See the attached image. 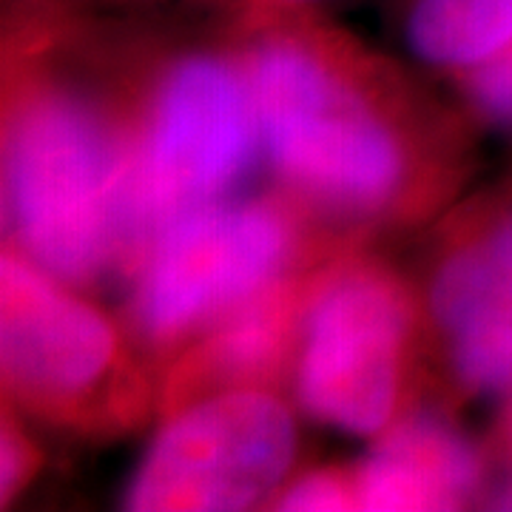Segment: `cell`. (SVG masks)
<instances>
[{"instance_id": "cell-1", "label": "cell", "mask_w": 512, "mask_h": 512, "mask_svg": "<svg viewBox=\"0 0 512 512\" xmlns=\"http://www.w3.org/2000/svg\"><path fill=\"white\" fill-rule=\"evenodd\" d=\"M131 165L100 117L69 97H43L6 140V220L46 274L89 279L131 237Z\"/></svg>"}, {"instance_id": "cell-2", "label": "cell", "mask_w": 512, "mask_h": 512, "mask_svg": "<svg viewBox=\"0 0 512 512\" xmlns=\"http://www.w3.org/2000/svg\"><path fill=\"white\" fill-rule=\"evenodd\" d=\"M259 137L282 177L311 197L373 211L402 185V148L359 94L305 46H259L251 66Z\"/></svg>"}, {"instance_id": "cell-3", "label": "cell", "mask_w": 512, "mask_h": 512, "mask_svg": "<svg viewBox=\"0 0 512 512\" xmlns=\"http://www.w3.org/2000/svg\"><path fill=\"white\" fill-rule=\"evenodd\" d=\"M259 120L251 83L217 57H191L165 77L128 174L131 237L211 205L254 160Z\"/></svg>"}, {"instance_id": "cell-4", "label": "cell", "mask_w": 512, "mask_h": 512, "mask_svg": "<svg viewBox=\"0 0 512 512\" xmlns=\"http://www.w3.org/2000/svg\"><path fill=\"white\" fill-rule=\"evenodd\" d=\"M296 450L285 404L231 390L194 404L151 441L126 493L128 510H245L282 481Z\"/></svg>"}, {"instance_id": "cell-5", "label": "cell", "mask_w": 512, "mask_h": 512, "mask_svg": "<svg viewBox=\"0 0 512 512\" xmlns=\"http://www.w3.org/2000/svg\"><path fill=\"white\" fill-rule=\"evenodd\" d=\"M291 228L268 205H202L154 237L137 285V319L154 339H174L228 313L274 282Z\"/></svg>"}, {"instance_id": "cell-6", "label": "cell", "mask_w": 512, "mask_h": 512, "mask_svg": "<svg viewBox=\"0 0 512 512\" xmlns=\"http://www.w3.org/2000/svg\"><path fill=\"white\" fill-rule=\"evenodd\" d=\"M407 308L382 274L350 271L313 296L299 362L305 410L345 433L384 430L399 393Z\"/></svg>"}, {"instance_id": "cell-7", "label": "cell", "mask_w": 512, "mask_h": 512, "mask_svg": "<svg viewBox=\"0 0 512 512\" xmlns=\"http://www.w3.org/2000/svg\"><path fill=\"white\" fill-rule=\"evenodd\" d=\"M117 339L100 313L52 274L6 254L0 265V359L26 399L77 402L109 373Z\"/></svg>"}, {"instance_id": "cell-8", "label": "cell", "mask_w": 512, "mask_h": 512, "mask_svg": "<svg viewBox=\"0 0 512 512\" xmlns=\"http://www.w3.org/2000/svg\"><path fill=\"white\" fill-rule=\"evenodd\" d=\"M430 308L461 384L476 393L512 390V202L444 259Z\"/></svg>"}, {"instance_id": "cell-9", "label": "cell", "mask_w": 512, "mask_h": 512, "mask_svg": "<svg viewBox=\"0 0 512 512\" xmlns=\"http://www.w3.org/2000/svg\"><path fill=\"white\" fill-rule=\"evenodd\" d=\"M481 484L473 444L436 416H413L379 441L356 478V507L453 510Z\"/></svg>"}, {"instance_id": "cell-10", "label": "cell", "mask_w": 512, "mask_h": 512, "mask_svg": "<svg viewBox=\"0 0 512 512\" xmlns=\"http://www.w3.org/2000/svg\"><path fill=\"white\" fill-rule=\"evenodd\" d=\"M404 32L424 63L473 72L512 43V0H410Z\"/></svg>"}, {"instance_id": "cell-11", "label": "cell", "mask_w": 512, "mask_h": 512, "mask_svg": "<svg viewBox=\"0 0 512 512\" xmlns=\"http://www.w3.org/2000/svg\"><path fill=\"white\" fill-rule=\"evenodd\" d=\"M291 293L271 282L225 313L208 359L228 376H256L276 365L291 330Z\"/></svg>"}, {"instance_id": "cell-12", "label": "cell", "mask_w": 512, "mask_h": 512, "mask_svg": "<svg viewBox=\"0 0 512 512\" xmlns=\"http://www.w3.org/2000/svg\"><path fill=\"white\" fill-rule=\"evenodd\" d=\"M467 92L490 123L512 128V43L493 60L467 72Z\"/></svg>"}, {"instance_id": "cell-13", "label": "cell", "mask_w": 512, "mask_h": 512, "mask_svg": "<svg viewBox=\"0 0 512 512\" xmlns=\"http://www.w3.org/2000/svg\"><path fill=\"white\" fill-rule=\"evenodd\" d=\"M282 510H350L356 507V487H348L330 473L302 478L282 495Z\"/></svg>"}, {"instance_id": "cell-14", "label": "cell", "mask_w": 512, "mask_h": 512, "mask_svg": "<svg viewBox=\"0 0 512 512\" xmlns=\"http://www.w3.org/2000/svg\"><path fill=\"white\" fill-rule=\"evenodd\" d=\"M507 439H510L512 447V410H510V419H507ZM493 507L495 510H512V476L498 487V493L493 495Z\"/></svg>"}, {"instance_id": "cell-15", "label": "cell", "mask_w": 512, "mask_h": 512, "mask_svg": "<svg viewBox=\"0 0 512 512\" xmlns=\"http://www.w3.org/2000/svg\"><path fill=\"white\" fill-rule=\"evenodd\" d=\"M279 3H316V0H279Z\"/></svg>"}]
</instances>
